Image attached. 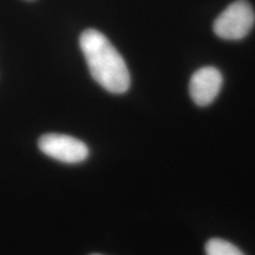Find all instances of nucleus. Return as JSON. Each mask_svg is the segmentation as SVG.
<instances>
[{
	"label": "nucleus",
	"instance_id": "obj_2",
	"mask_svg": "<svg viewBox=\"0 0 255 255\" xmlns=\"http://www.w3.org/2000/svg\"><path fill=\"white\" fill-rule=\"evenodd\" d=\"M255 13L246 0H237L216 18L213 25L215 34L226 40H240L250 33Z\"/></svg>",
	"mask_w": 255,
	"mask_h": 255
},
{
	"label": "nucleus",
	"instance_id": "obj_1",
	"mask_svg": "<svg viewBox=\"0 0 255 255\" xmlns=\"http://www.w3.org/2000/svg\"><path fill=\"white\" fill-rule=\"evenodd\" d=\"M79 46L89 71L102 88L111 94H124L130 88V73L123 57L110 40L95 28L79 37Z\"/></svg>",
	"mask_w": 255,
	"mask_h": 255
},
{
	"label": "nucleus",
	"instance_id": "obj_6",
	"mask_svg": "<svg viewBox=\"0 0 255 255\" xmlns=\"http://www.w3.org/2000/svg\"><path fill=\"white\" fill-rule=\"evenodd\" d=\"M92 255H101V254H92Z\"/></svg>",
	"mask_w": 255,
	"mask_h": 255
},
{
	"label": "nucleus",
	"instance_id": "obj_5",
	"mask_svg": "<svg viewBox=\"0 0 255 255\" xmlns=\"http://www.w3.org/2000/svg\"><path fill=\"white\" fill-rule=\"evenodd\" d=\"M206 255H245L237 246L222 239H212L206 245Z\"/></svg>",
	"mask_w": 255,
	"mask_h": 255
},
{
	"label": "nucleus",
	"instance_id": "obj_3",
	"mask_svg": "<svg viewBox=\"0 0 255 255\" xmlns=\"http://www.w3.org/2000/svg\"><path fill=\"white\" fill-rule=\"evenodd\" d=\"M38 146L46 156L63 163H81L89 156V148L84 142L63 133H45L38 141Z\"/></svg>",
	"mask_w": 255,
	"mask_h": 255
},
{
	"label": "nucleus",
	"instance_id": "obj_4",
	"mask_svg": "<svg viewBox=\"0 0 255 255\" xmlns=\"http://www.w3.org/2000/svg\"><path fill=\"white\" fill-rule=\"evenodd\" d=\"M222 87V75L216 68L206 66L194 73L189 83L191 100L199 107L212 104Z\"/></svg>",
	"mask_w": 255,
	"mask_h": 255
}]
</instances>
